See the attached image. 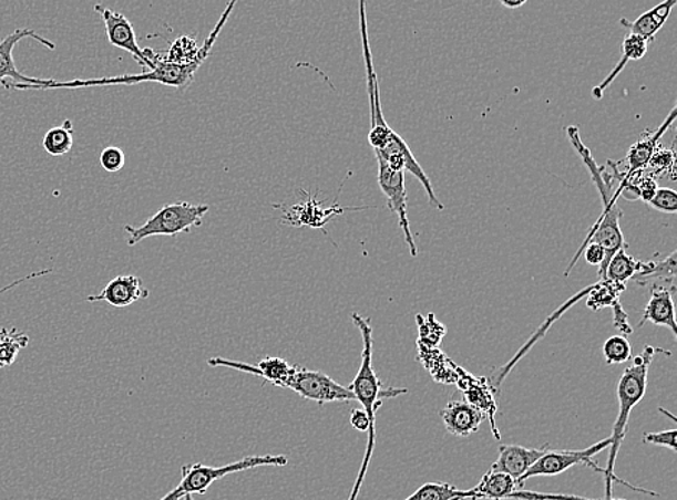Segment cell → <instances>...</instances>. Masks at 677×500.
<instances>
[{
  "label": "cell",
  "instance_id": "44",
  "mask_svg": "<svg viewBox=\"0 0 677 500\" xmlns=\"http://www.w3.org/2000/svg\"><path fill=\"white\" fill-rule=\"evenodd\" d=\"M184 500H194L193 494H185Z\"/></svg>",
  "mask_w": 677,
  "mask_h": 500
},
{
  "label": "cell",
  "instance_id": "16",
  "mask_svg": "<svg viewBox=\"0 0 677 500\" xmlns=\"http://www.w3.org/2000/svg\"><path fill=\"white\" fill-rule=\"evenodd\" d=\"M150 298V290L137 275H117L99 294L88 298V302H106L114 308L132 306L140 300Z\"/></svg>",
  "mask_w": 677,
  "mask_h": 500
},
{
  "label": "cell",
  "instance_id": "27",
  "mask_svg": "<svg viewBox=\"0 0 677 500\" xmlns=\"http://www.w3.org/2000/svg\"><path fill=\"white\" fill-rule=\"evenodd\" d=\"M28 344H30V336L25 333L17 331L16 327L8 331L7 337L0 344V369L16 364L19 352L25 350Z\"/></svg>",
  "mask_w": 677,
  "mask_h": 500
},
{
  "label": "cell",
  "instance_id": "12",
  "mask_svg": "<svg viewBox=\"0 0 677 500\" xmlns=\"http://www.w3.org/2000/svg\"><path fill=\"white\" fill-rule=\"evenodd\" d=\"M379 166V187L381 192L388 198L389 208L399 218V227L402 230L404 240L409 246V251L412 257L418 256L417 244H414L412 231H410L409 218H408V197H407V185H404V173H396L390 169L389 165L386 164L384 159L376 155Z\"/></svg>",
  "mask_w": 677,
  "mask_h": 500
},
{
  "label": "cell",
  "instance_id": "32",
  "mask_svg": "<svg viewBox=\"0 0 677 500\" xmlns=\"http://www.w3.org/2000/svg\"><path fill=\"white\" fill-rule=\"evenodd\" d=\"M100 165L109 174H119L126 165L125 152L117 146H109L100 155Z\"/></svg>",
  "mask_w": 677,
  "mask_h": 500
},
{
  "label": "cell",
  "instance_id": "35",
  "mask_svg": "<svg viewBox=\"0 0 677 500\" xmlns=\"http://www.w3.org/2000/svg\"><path fill=\"white\" fill-rule=\"evenodd\" d=\"M676 437H677L676 428H671V430H666V431L646 433V435L643 436V442H645V445H655V446L667 447V449H670L671 451H674V454H676L677 451V446H676L677 438Z\"/></svg>",
  "mask_w": 677,
  "mask_h": 500
},
{
  "label": "cell",
  "instance_id": "10",
  "mask_svg": "<svg viewBox=\"0 0 677 500\" xmlns=\"http://www.w3.org/2000/svg\"><path fill=\"white\" fill-rule=\"evenodd\" d=\"M25 38H32L40 42L41 45L48 48V50H55L54 42L47 40V38L38 35L33 30L28 28H19V30L9 33L4 40L0 41V85L4 90H35L42 87L47 83V80L28 77L18 70L16 60H13V50L22 40Z\"/></svg>",
  "mask_w": 677,
  "mask_h": 500
},
{
  "label": "cell",
  "instance_id": "20",
  "mask_svg": "<svg viewBox=\"0 0 677 500\" xmlns=\"http://www.w3.org/2000/svg\"><path fill=\"white\" fill-rule=\"evenodd\" d=\"M677 4V0H666L657 4V7L650 9L638 17L636 21L628 22L627 19H622V25L630 30L632 35L643 38L648 44L655 41L657 32H659L669 19L671 11Z\"/></svg>",
  "mask_w": 677,
  "mask_h": 500
},
{
  "label": "cell",
  "instance_id": "23",
  "mask_svg": "<svg viewBox=\"0 0 677 500\" xmlns=\"http://www.w3.org/2000/svg\"><path fill=\"white\" fill-rule=\"evenodd\" d=\"M648 42L643 40V38L637 35H632L628 33L626 40L623 42V56L619 59L618 64L614 66L612 73H609L608 77L603 81L597 87L593 90L594 98L601 100L605 93V90L609 87L614 83V80L618 77V74L622 73L626 65L630 63V61L642 60L643 56L647 54Z\"/></svg>",
  "mask_w": 677,
  "mask_h": 500
},
{
  "label": "cell",
  "instance_id": "25",
  "mask_svg": "<svg viewBox=\"0 0 677 500\" xmlns=\"http://www.w3.org/2000/svg\"><path fill=\"white\" fill-rule=\"evenodd\" d=\"M73 123L65 121L63 125L52 127L45 133L44 139H42V147H44L48 155L64 156L73 149Z\"/></svg>",
  "mask_w": 677,
  "mask_h": 500
},
{
  "label": "cell",
  "instance_id": "1",
  "mask_svg": "<svg viewBox=\"0 0 677 500\" xmlns=\"http://www.w3.org/2000/svg\"><path fill=\"white\" fill-rule=\"evenodd\" d=\"M567 139H570L571 145L578 152L581 159H583L584 165L588 168L591 179H593L595 188H597L601 195L604 211L601 213L598 222L595 223V227L591 230L583 247H581L578 254L571 261L570 267H567L565 271V275H570L576 261L584 254L585 247L588 246L589 242H595V244L603 247L605 252L603 264L599 265L598 271L599 282H603L605 274H607L609 261H612L615 252L627 249L622 227H619V219L623 218V212L622 209L617 207L618 197L613 192L612 183H609V176L607 175V170H605V166L597 165L588 147L581 140L578 126L567 127Z\"/></svg>",
  "mask_w": 677,
  "mask_h": 500
},
{
  "label": "cell",
  "instance_id": "39",
  "mask_svg": "<svg viewBox=\"0 0 677 500\" xmlns=\"http://www.w3.org/2000/svg\"><path fill=\"white\" fill-rule=\"evenodd\" d=\"M350 420L351 426L355 427L356 430L369 433L370 420L369 417H367V414L362 412V409H352Z\"/></svg>",
  "mask_w": 677,
  "mask_h": 500
},
{
  "label": "cell",
  "instance_id": "9",
  "mask_svg": "<svg viewBox=\"0 0 677 500\" xmlns=\"http://www.w3.org/2000/svg\"><path fill=\"white\" fill-rule=\"evenodd\" d=\"M609 446H612V438L607 437L604 438L603 441L595 442V445L585 450H565L561 451V454L547 451L542 459H538L536 463L519 479V489H524V483H526L527 479L541 478V476H557L574 468V466H586V468L594 469L598 471V473L604 475V469L599 468L597 463H594L593 457L601 454V451L607 450Z\"/></svg>",
  "mask_w": 677,
  "mask_h": 500
},
{
  "label": "cell",
  "instance_id": "36",
  "mask_svg": "<svg viewBox=\"0 0 677 500\" xmlns=\"http://www.w3.org/2000/svg\"><path fill=\"white\" fill-rule=\"evenodd\" d=\"M637 185L638 189H640V199L648 204L657 190L655 178H653L652 175L643 173L637 178Z\"/></svg>",
  "mask_w": 677,
  "mask_h": 500
},
{
  "label": "cell",
  "instance_id": "29",
  "mask_svg": "<svg viewBox=\"0 0 677 500\" xmlns=\"http://www.w3.org/2000/svg\"><path fill=\"white\" fill-rule=\"evenodd\" d=\"M603 352L608 365H617L630 361L633 351L626 336L615 335L605 341Z\"/></svg>",
  "mask_w": 677,
  "mask_h": 500
},
{
  "label": "cell",
  "instance_id": "18",
  "mask_svg": "<svg viewBox=\"0 0 677 500\" xmlns=\"http://www.w3.org/2000/svg\"><path fill=\"white\" fill-rule=\"evenodd\" d=\"M441 418L452 436L470 437L479 431L485 414L469 402H450L441 409Z\"/></svg>",
  "mask_w": 677,
  "mask_h": 500
},
{
  "label": "cell",
  "instance_id": "34",
  "mask_svg": "<svg viewBox=\"0 0 677 500\" xmlns=\"http://www.w3.org/2000/svg\"><path fill=\"white\" fill-rule=\"evenodd\" d=\"M509 499L513 500H624V499H589L576 494L538 493L532 490H516Z\"/></svg>",
  "mask_w": 677,
  "mask_h": 500
},
{
  "label": "cell",
  "instance_id": "14",
  "mask_svg": "<svg viewBox=\"0 0 677 500\" xmlns=\"http://www.w3.org/2000/svg\"><path fill=\"white\" fill-rule=\"evenodd\" d=\"M307 201L293 205V207H283L285 216L284 222H288L294 227H309L314 230H324L332 217L340 216L348 208L337 207L324 208L311 194H307Z\"/></svg>",
  "mask_w": 677,
  "mask_h": 500
},
{
  "label": "cell",
  "instance_id": "3",
  "mask_svg": "<svg viewBox=\"0 0 677 500\" xmlns=\"http://www.w3.org/2000/svg\"><path fill=\"white\" fill-rule=\"evenodd\" d=\"M352 322L359 327L362 337V354L361 365L359 373H357L355 381H352L350 392L355 394L356 402H359L362 406V412L367 414L370 420L369 441H367V449L365 459L357 476L355 488L348 500H357L359 497L362 482L369 470L371 457H373L376 446V414L381 407V402L386 398L399 397V395L407 394V388H383L378 374L375 373L373 368V327L370 325V319L362 317L359 313H352Z\"/></svg>",
  "mask_w": 677,
  "mask_h": 500
},
{
  "label": "cell",
  "instance_id": "11",
  "mask_svg": "<svg viewBox=\"0 0 677 500\" xmlns=\"http://www.w3.org/2000/svg\"><path fill=\"white\" fill-rule=\"evenodd\" d=\"M94 11L102 17L107 40L113 46L129 52L145 69L143 71L155 69L156 52L142 50L140 42H137L135 28L123 13L103 7V4H94Z\"/></svg>",
  "mask_w": 677,
  "mask_h": 500
},
{
  "label": "cell",
  "instance_id": "28",
  "mask_svg": "<svg viewBox=\"0 0 677 500\" xmlns=\"http://www.w3.org/2000/svg\"><path fill=\"white\" fill-rule=\"evenodd\" d=\"M624 290H626L624 284L598 282L588 293V308L598 311V309L613 306L615 302H618L619 294Z\"/></svg>",
  "mask_w": 677,
  "mask_h": 500
},
{
  "label": "cell",
  "instance_id": "15",
  "mask_svg": "<svg viewBox=\"0 0 677 500\" xmlns=\"http://www.w3.org/2000/svg\"><path fill=\"white\" fill-rule=\"evenodd\" d=\"M676 114L677 108H671L669 116H667L666 121L661 123V126L657 128L655 135L652 137H646V139L638 140L636 145L630 147L626 160H624L627 162V169L618 175L619 185L630 183V180L636 178L637 175L645 173L648 162H650L653 155H655V152L657 150V145H659L660 137L665 135L667 128L674 125Z\"/></svg>",
  "mask_w": 677,
  "mask_h": 500
},
{
  "label": "cell",
  "instance_id": "40",
  "mask_svg": "<svg viewBox=\"0 0 677 500\" xmlns=\"http://www.w3.org/2000/svg\"><path fill=\"white\" fill-rule=\"evenodd\" d=\"M52 271H54V270L47 269V270L33 271V273L23 275V278L18 279V280H16V282H12L11 284L4 285V288L0 289V294L7 293V292H9V290L18 288L19 284L25 283V282H28V280H32V279H37V278H44V275L51 274Z\"/></svg>",
  "mask_w": 677,
  "mask_h": 500
},
{
  "label": "cell",
  "instance_id": "2",
  "mask_svg": "<svg viewBox=\"0 0 677 500\" xmlns=\"http://www.w3.org/2000/svg\"><path fill=\"white\" fill-rule=\"evenodd\" d=\"M236 2L227 4L226 11L223 12L220 19L214 27V30L209 32L207 40L204 41L202 48H199V54L194 63L187 65H178L166 63L162 60L161 54H156L155 69L152 71H142L141 74H125L117 75V77H104V79H92V80H73V81H57L47 80V83L42 87L35 90H60V88H88V87H111V85H135L142 83H160L166 85V87H174L178 90L188 88L193 83L194 75L199 70V66L204 64V61L208 59L209 52L213 50V45L216 44L218 35L226 25L227 19L230 18L233 9H235Z\"/></svg>",
  "mask_w": 677,
  "mask_h": 500
},
{
  "label": "cell",
  "instance_id": "26",
  "mask_svg": "<svg viewBox=\"0 0 677 500\" xmlns=\"http://www.w3.org/2000/svg\"><path fill=\"white\" fill-rule=\"evenodd\" d=\"M199 48L202 46L197 45V41H195L194 38L187 35L179 37L178 40L173 42L168 52L161 54V56L166 63L187 65L197 60Z\"/></svg>",
  "mask_w": 677,
  "mask_h": 500
},
{
  "label": "cell",
  "instance_id": "6",
  "mask_svg": "<svg viewBox=\"0 0 677 500\" xmlns=\"http://www.w3.org/2000/svg\"><path fill=\"white\" fill-rule=\"evenodd\" d=\"M359 8L362 55H365L367 92H369L370 102L371 128L369 142L375 152H383L386 147L398 137V133L393 132L388 123H386L383 110H381L379 80L375 71L373 55H371L370 50L369 31H367L366 3L360 2Z\"/></svg>",
  "mask_w": 677,
  "mask_h": 500
},
{
  "label": "cell",
  "instance_id": "43",
  "mask_svg": "<svg viewBox=\"0 0 677 500\" xmlns=\"http://www.w3.org/2000/svg\"><path fill=\"white\" fill-rule=\"evenodd\" d=\"M8 331H9V329H8V327H2V329H0V344H2V342H3L4 337H7V335H8Z\"/></svg>",
  "mask_w": 677,
  "mask_h": 500
},
{
  "label": "cell",
  "instance_id": "41",
  "mask_svg": "<svg viewBox=\"0 0 677 500\" xmlns=\"http://www.w3.org/2000/svg\"><path fill=\"white\" fill-rule=\"evenodd\" d=\"M184 497H185V493L183 492V490H181L179 488H175L173 492L165 494V497L162 498L161 500H181V499H184Z\"/></svg>",
  "mask_w": 677,
  "mask_h": 500
},
{
  "label": "cell",
  "instance_id": "7",
  "mask_svg": "<svg viewBox=\"0 0 677 500\" xmlns=\"http://www.w3.org/2000/svg\"><path fill=\"white\" fill-rule=\"evenodd\" d=\"M286 465H288V457L283 455L249 456L245 457V459L235 461V463L223 466V468H212V466L202 463L185 465L183 469H181L183 479H181L178 488L183 490L185 494H204L207 493L209 486L223 479L224 476L261 468V466Z\"/></svg>",
  "mask_w": 677,
  "mask_h": 500
},
{
  "label": "cell",
  "instance_id": "4",
  "mask_svg": "<svg viewBox=\"0 0 677 500\" xmlns=\"http://www.w3.org/2000/svg\"><path fill=\"white\" fill-rule=\"evenodd\" d=\"M657 354H663L667 356L671 355L669 351L647 345L645 347V351H643L640 355L634 358L630 368L624 371L622 378H619L618 381V416L617 420H615L613 426V435L609 436V438H612V446H609L607 469H604L605 499L613 498V482H622L623 485L628 486V488L638 490V492L648 493L652 494V497H657V493L650 492V490L634 488V486H632L630 483L623 482V480L619 479L618 476H615L614 471L618 451L619 449H622L624 438H626L627 436L628 420H630V414L634 407H636L637 404L640 403L643 398H645L648 384V369H650L652 362L656 358Z\"/></svg>",
  "mask_w": 677,
  "mask_h": 500
},
{
  "label": "cell",
  "instance_id": "42",
  "mask_svg": "<svg viewBox=\"0 0 677 500\" xmlns=\"http://www.w3.org/2000/svg\"><path fill=\"white\" fill-rule=\"evenodd\" d=\"M502 4L505 8L509 9H519L524 7V4H526V2H524V0H520V2H509V0H502Z\"/></svg>",
  "mask_w": 677,
  "mask_h": 500
},
{
  "label": "cell",
  "instance_id": "21",
  "mask_svg": "<svg viewBox=\"0 0 677 500\" xmlns=\"http://www.w3.org/2000/svg\"><path fill=\"white\" fill-rule=\"evenodd\" d=\"M653 263L655 261L643 263V261H638L630 254H627L626 249L619 250L615 252L612 261H609L607 274H605L603 282L624 285H626L628 280H636L638 282V280L650 273Z\"/></svg>",
  "mask_w": 677,
  "mask_h": 500
},
{
  "label": "cell",
  "instance_id": "33",
  "mask_svg": "<svg viewBox=\"0 0 677 500\" xmlns=\"http://www.w3.org/2000/svg\"><path fill=\"white\" fill-rule=\"evenodd\" d=\"M648 205L656 211L675 213L677 211V194L670 188H657Z\"/></svg>",
  "mask_w": 677,
  "mask_h": 500
},
{
  "label": "cell",
  "instance_id": "5",
  "mask_svg": "<svg viewBox=\"0 0 677 500\" xmlns=\"http://www.w3.org/2000/svg\"><path fill=\"white\" fill-rule=\"evenodd\" d=\"M209 211L208 205L191 202L166 204L154 216L146 219L141 227H125L127 246L140 244L150 237H175L188 232L203 223V218Z\"/></svg>",
  "mask_w": 677,
  "mask_h": 500
},
{
  "label": "cell",
  "instance_id": "22",
  "mask_svg": "<svg viewBox=\"0 0 677 500\" xmlns=\"http://www.w3.org/2000/svg\"><path fill=\"white\" fill-rule=\"evenodd\" d=\"M516 480L502 471H485L483 479L473 488L475 499L505 500L516 492Z\"/></svg>",
  "mask_w": 677,
  "mask_h": 500
},
{
  "label": "cell",
  "instance_id": "31",
  "mask_svg": "<svg viewBox=\"0 0 677 500\" xmlns=\"http://www.w3.org/2000/svg\"><path fill=\"white\" fill-rule=\"evenodd\" d=\"M655 279L666 280V282L667 280H669L670 284L675 285L676 251L671 252V254L667 257L666 260L655 261V263H653V269L650 273L645 275V278L638 280L637 283L646 284L647 282H650V280Z\"/></svg>",
  "mask_w": 677,
  "mask_h": 500
},
{
  "label": "cell",
  "instance_id": "8",
  "mask_svg": "<svg viewBox=\"0 0 677 500\" xmlns=\"http://www.w3.org/2000/svg\"><path fill=\"white\" fill-rule=\"evenodd\" d=\"M284 388L293 389L299 397L318 404L356 402L355 394L345 385L336 383L319 371L294 366V373L286 381Z\"/></svg>",
  "mask_w": 677,
  "mask_h": 500
},
{
  "label": "cell",
  "instance_id": "13",
  "mask_svg": "<svg viewBox=\"0 0 677 500\" xmlns=\"http://www.w3.org/2000/svg\"><path fill=\"white\" fill-rule=\"evenodd\" d=\"M547 451H551L550 442L536 447V449H527V447L517 445H503L499 447L498 460L494 461L490 470L502 471V473L516 480L517 483L519 479Z\"/></svg>",
  "mask_w": 677,
  "mask_h": 500
},
{
  "label": "cell",
  "instance_id": "24",
  "mask_svg": "<svg viewBox=\"0 0 677 500\" xmlns=\"http://www.w3.org/2000/svg\"><path fill=\"white\" fill-rule=\"evenodd\" d=\"M473 499V489L461 490L450 483L429 482L404 500H465Z\"/></svg>",
  "mask_w": 677,
  "mask_h": 500
},
{
  "label": "cell",
  "instance_id": "38",
  "mask_svg": "<svg viewBox=\"0 0 677 500\" xmlns=\"http://www.w3.org/2000/svg\"><path fill=\"white\" fill-rule=\"evenodd\" d=\"M604 257H605V252H604L603 247L595 244V242H589V244L586 246V250H585L586 263H589L591 265L599 267L601 264H603Z\"/></svg>",
  "mask_w": 677,
  "mask_h": 500
},
{
  "label": "cell",
  "instance_id": "17",
  "mask_svg": "<svg viewBox=\"0 0 677 500\" xmlns=\"http://www.w3.org/2000/svg\"><path fill=\"white\" fill-rule=\"evenodd\" d=\"M209 366H224V368H230L240 371L259 378L265 379L266 383L275 385V387H283L288 381L290 374L294 373V366L288 361L283 358H265L257 365L246 364V362L230 361L224 358H212L208 361Z\"/></svg>",
  "mask_w": 677,
  "mask_h": 500
},
{
  "label": "cell",
  "instance_id": "19",
  "mask_svg": "<svg viewBox=\"0 0 677 500\" xmlns=\"http://www.w3.org/2000/svg\"><path fill=\"white\" fill-rule=\"evenodd\" d=\"M670 289L663 285H655L652 289L650 300H648L645 312L638 326H645L647 322L653 325L670 329L674 336H677L675 302Z\"/></svg>",
  "mask_w": 677,
  "mask_h": 500
},
{
  "label": "cell",
  "instance_id": "37",
  "mask_svg": "<svg viewBox=\"0 0 677 500\" xmlns=\"http://www.w3.org/2000/svg\"><path fill=\"white\" fill-rule=\"evenodd\" d=\"M612 308L614 311L615 327L619 329V332H623V336H626L628 335V333H632L633 329L630 325H628L627 313L624 312L622 303L615 302Z\"/></svg>",
  "mask_w": 677,
  "mask_h": 500
},
{
  "label": "cell",
  "instance_id": "30",
  "mask_svg": "<svg viewBox=\"0 0 677 500\" xmlns=\"http://www.w3.org/2000/svg\"><path fill=\"white\" fill-rule=\"evenodd\" d=\"M675 152L671 150H663L657 147L655 155H653L650 162H648L647 168L648 175H652L653 178L655 176H659L663 174L670 175L671 179H675Z\"/></svg>",
  "mask_w": 677,
  "mask_h": 500
}]
</instances>
